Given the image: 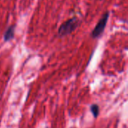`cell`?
<instances>
[{"label":"cell","instance_id":"cell-2","mask_svg":"<svg viewBox=\"0 0 128 128\" xmlns=\"http://www.w3.org/2000/svg\"><path fill=\"white\" fill-rule=\"evenodd\" d=\"M109 16H110V13L106 12L103 15L101 19L98 21V22L97 23L96 26L94 27V30L92 32V34H91V35L93 38H99L101 35V34L104 32L105 27L106 26L107 21L109 20Z\"/></svg>","mask_w":128,"mask_h":128},{"label":"cell","instance_id":"cell-3","mask_svg":"<svg viewBox=\"0 0 128 128\" xmlns=\"http://www.w3.org/2000/svg\"><path fill=\"white\" fill-rule=\"evenodd\" d=\"M14 36V26H11L8 28L6 30L4 35V40L5 41H8L11 40Z\"/></svg>","mask_w":128,"mask_h":128},{"label":"cell","instance_id":"cell-1","mask_svg":"<svg viewBox=\"0 0 128 128\" xmlns=\"http://www.w3.org/2000/svg\"><path fill=\"white\" fill-rule=\"evenodd\" d=\"M79 26V20L76 17L71 18L65 21L58 28V34L60 36H65L70 34Z\"/></svg>","mask_w":128,"mask_h":128},{"label":"cell","instance_id":"cell-4","mask_svg":"<svg viewBox=\"0 0 128 128\" xmlns=\"http://www.w3.org/2000/svg\"><path fill=\"white\" fill-rule=\"evenodd\" d=\"M91 111L92 112V114L94 115V116L96 118L98 114H99V106L96 104H94L91 106Z\"/></svg>","mask_w":128,"mask_h":128}]
</instances>
